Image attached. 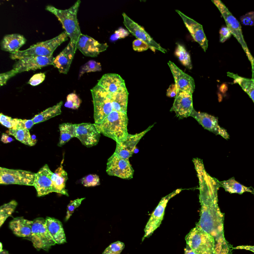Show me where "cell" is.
I'll list each match as a JSON object with an SVG mask.
<instances>
[{
    "instance_id": "obj_38",
    "label": "cell",
    "mask_w": 254,
    "mask_h": 254,
    "mask_svg": "<svg viewBox=\"0 0 254 254\" xmlns=\"http://www.w3.org/2000/svg\"><path fill=\"white\" fill-rule=\"evenodd\" d=\"M125 248L124 243L116 241L110 244L103 252L102 254H120Z\"/></svg>"
},
{
    "instance_id": "obj_43",
    "label": "cell",
    "mask_w": 254,
    "mask_h": 254,
    "mask_svg": "<svg viewBox=\"0 0 254 254\" xmlns=\"http://www.w3.org/2000/svg\"><path fill=\"white\" fill-rule=\"evenodd\" d=\"M45 73H36L31 77L28 83L32 86H36L41 83L45 80Z\"/></svg>"
},
{
    "instance_id": "obj_7",
    "label": "cell",
    "mask_w": 254,
    "mask_h": 254,
    "mask_svg": "<svg viewBox=\"0 0 254 254\" xmlns=\"http://www.w3.org/2000/svg\"><path fill=\"white\" fill-rule=\"evenodd\" d=\"M28 239L38 251L43 249L47 251L56 244L47 230L46 219L42 217L33 221L31 234Z\"/></svg>"
},
{
    "instance_id": "obj_24",
    "label": "cell",
    "mask_w": 254,
    "mask_h": 254,
    "mask_svg": "<svg viewBox=\"0 0 254 254\" xmlns=\"http://www.w3.org/2000/svg\"><path fill=\"white\" fill-rule=\"evenodd\" d=\"M32 224L33 221L17 217L10 222L9 226L15 236L28 239L31 234Z\"/></svg>"
},
{
    "instance_id": "obj_33",
    "label": "cell",
    "mask_w": 254,
    "mask_h": 254,
    "mask_svg": "<svg viewBox=\"0 0 254 254\" xmlns=\"http://www.w3.org/2000/svg\"><path fill=\"white\" fill-rule=\"evenodd\" d=\"M8 133L26 145L32 146L35 145L29 129L20 128L10 129L8 131Z\"/></svg>"
},
{
    "instance_id": "obj_37",
    "label": "cell",
    "mask_w": 254,
    "mask_h": 254,
    "mask_svg": "<svg viewBox=\"0 0 254 254\" xmlns=\"http://www.w3.org/2000/svg\"><path fill=\"white\" fill-rule=\"evenodd\" d=\"M81 101L79 97L74 93L67 95L64 106L66 108L77 109L80 105Z\"/></svg>"
},
{
    "instance_id": "obj_2",
    "label": "cell",
    "mask_w": 254,
    "mask_h": 254,
    "mask_svg": "<svg viewBox=\"0 0 254 254\" xmlns=\"http://www.w3.org/2000/svg\"><path fill=\"white\" fill-rule=\"evenodd\" d=\"M127 123V114L113 111L101 122L95 125L100 133L121 143L128 134Z\"/></svg>"
},
{
    "instance_id": "obj_1",
    "label": "cell",
    "mask_w": 254,
    "mask_h": 254,
    "mask_svg": "<svg viewBox=\"0 0 254 254\" xmlns=\"http://www.w3.org/2000/svg\"><path fill=\"white\" fill-rule=\"evenodd\" d=\"M192 162L198 180L201 206L199 220L196 225L213 237L216 254H232L233 247L224 236V214L218 205L220 181L208 174L202 159L194 158Z\"/></svg>"
},
{
    "instance_id": "obj_45",
    "label": "cell",
    "mask_w": 254,
    "mask_h": 254,
    "mask_svg": "<svg viewBox=\"0 0 254 254\" xmlns=\"http://www.w3.org/2000/svg\"><path fill=\"white\" fill-rule=\"evenodd\" d=\"M129 35L128 31L125 30L123 28H120L118 30H116L115 33L112 35L110 38L111 40L116 41L119 39L124 38Z\"/></svg>"
},
{
    "instance_id": "obj_4",
    "label": "cell",
    "mask_w": 254,
    "mask_h": 254,
    "mask_svg": "<svg viewBox=\"0 0 254 254\" xmlns=\"http://www.w3.org/2000/svg\"><path fill=\"white\" fill-rule=\"evenodd\" d=\"M68 37L64 31L51 39L33 45L25 50L18 51L14 54H10V57L12 60H19L30 56H52L57 48L66 41Z\"/></svg>"
},
{
    "instance_id": "obj_51",
    "label": "cell",
    "mask_w": 254,
    "mask_h": 254,
    "mask_svg": "<svg viewBox=\"0 0 254 254\" xmlns=\"http://www.w3.org/2000/svg\"><path fill=\"white\" fill-rule=\"evenodd\" d=\"M184 254H195L194 252L191 250L190 247L187 245L185 249Z\"/></svg>"
},
{
    "instance_id": "obj_16",
    "label": "cell",
    "mask_w": 254,
    "mask_h": 254,
    "mask_svg": "<svg viewBox=\"0 0 254 254\" xmlns=\"http://www.w3.org/2000/svg\"><path fill=\"white\" fill-rule=\"evenodd\" d=\"M190 117L193 118L205 129L225 139L230 138L227 131L219 125L217 118L206 113L197 112L194 109Z\"/></svg>"
},
{
    "instance_id": "obj_40",
    "label": "cell",
    "mask_w": 254,
    "mask_h": 254,
    "mask_svg": "<svg viewBox=\"0 0 254 254\" xmlns=\"http://www.w3.org/2000/svg\"><path fill=\"white\" fill-rule=\"evenodd\" d=\"M85 198H77L71 200L67 206L65 221H67L73 214L74 210L79 207Z\"/></svg>"
},
{
    "instance_id": "obj_32",
    "label": "cell",
    "mask_w": 254,
    "mask_h": 254,
    "mask_svg": "<svg viewBox=\"0 0 254 254\" xmlns=\"http://www.w3.org/2000/svg\"><path fill=\"white\" fill-rule=\"evenodd\" d=\"M60 132L59 146H62L70 139L75 137V126L71 123H65L59 125Z\"/></svg>"
},
{
    "instance_id": "obj_42",
    "label": "cell",
    "mask_w": 254,
    "mask_h": 254,
    "mask_svg": "<svg viewBox=\"0 0 254 254\" xmlns=\"http://www.w3.org/2000/svg\"><path fill=\"white\" fill-rule=\"evenodd\" d=\"M16 127L15 129H30L34 125L32 119H20L16 118Z\"/></svg>"
},
{
    "instance_id": "obj_20",
    "label": "cell",
    "mask_w": 254,
    "mask_h": 254,
    "mask_svg": "<svg viewBox=\"0 0 254 254\" xmlns=\"http://www.w3.org/2000/svg\"><path fill=\"white\" fill-rule=\"evenodd\" d=\"M176 11L182 18L193 40L198 43L204 51L205 52L208 47V40L203 30L202 26L193 19L186 16L180 11L176 10Z\"/></svg>"
},
{
    "instance_id": "obj_17",
    "label": "cell",
    "mask_w": 254,
    "mask_h": 254,
    "mask_svg": "<svg viewBox=\"0 0 254 254\" xmlns=\"http://www.w3.org/2000/svg\"><path fill=\"white\" fill-rule=\"evenodd\" d=\"M193 110L192 94L177 90V95L170 111L180 119L190 117Z\"/></svg>"
},
{
    "instance_id": "obj_22",
    "label": "cell",
    "mask_w": 254,
    "mask_h": 254,
    "mask_svg": "<svg viewBox=\"0 0 254 254\" xmlns=\"http://www.w3.org/2000/svg\"><path fill=\"white\" fill-rule=\"evenodd\" d=\"M76 44L70 41L65 48L56 57L53 64L60 73H67L76 50Z\"/></svg>"
},
{
    "instance_id": "obj_46",
    "label": "cell",
    "mask_w": 254,
    "mask_h": 254,
    "mask_svg": "<svg viewBox=\"0 0 254 254\" xmlns=\"http://www.w3.org/2000/svg\"><path fill=\"white\" fill-rule=\"evenodd\" d=\"M241 20L244 25H254V12H251L247 13L241 17Z\"/></svg>"
},
{
    "instance_id": "obj_19",
    "label": "cell",
    "mask_w": 254,
    "mask_h": 254,
    "mask_svg": "<svg viewBox=\"0 0 254 254\" xmlns=\"http://www.w3.org/2000/svg\"><path fill=\"white\" fill-rule=\"evenodd\" d=\"M78 49L85 56L96 57L105 51L108 46L106 43H100L93 38L81 34L76 44Z\"/></svg>"
},
{
    "instance_id": "obj_29",
    "label": "cell",
    "mask_w": 254,
    "mask_h": 254,
    "mask_svg": "<svg viewBox=\"0 0 254 254\" xmlns=\"http://www.w3.org/2000/svg\"><path fill=\"white\" fill-rule=\"evenodd\" d=\"M221 188H223L226 191L230 193L243 194L249 192L254 194V189L252 187H248L237 182L234 177L227 180L220 181Z\"/></svg>"
},
{
    "instance_id": "obj_35",
    "label": "cell",
    "mask_w": 254,
    "mask_h": 254,
    "mask_svg": "<svg viewBox=\"0 0 254 254\" xmlns=\"http://www.w3.org/2000/svg\"><path fill=\"white\" fill-rule=\"evenodd\" d=\"M17 205V202L14 200H12L0 207V227L2 226L6 219L12 215Z\"/></svg>"
},
{
    "instance_id": "obj_23",
    "label": "cell",
    "mask_w": 254,
    "mask_h": 254,
    "mask_svg": "<svg viewBox=\"0 0 254 254\" xmlns=\"http://www.w3.org/2000/svg\"><path fill=\"white\" fill-rule=\"evenodd\" d=\"M110 95H112L126 87L124 80L116 73H106L99 79L97 83Z\"/></svg>"
},
{
    "instance_id": "obj_12",
    "label": "cell",
    "mask_w": 254,
    "mask_h": 254,
    "mask_svg": "<svg viewBox=\"0 0 254 254\" xmlns=\"http://www.w3.org/2000/svg\"><path fill=\"white\" fill-rule=\"evenodd\" d=\"M54 58L50 57L30 56L18 60L10 70L13 76L23 71L36 70L53 64Z\"/></svg>"
},
{
    "instance_id": "obj_11",
    "label": "cell",
    "mask_w": 254,
    "mask_h": 254,
    "mask_svg": "<svg viewBox=\"0 0 254 254\" xmlns=\"http://www.w3.org/2000/svg\"><path fill=\"white\" fill-rule=\"evenodd\" d=\"M106 172L110 176L129 180L133 178L134 170L129 159L122 158L114 153L108 160Z\"/></svg>"
},
{
    "instance_id": "obj_5",
    "label": "cell",
    "mask_w": 254,
    "mask_h": 254,
    "mask_svg": "<svg viewBox=\"0 0 254 254\" xmlns=\"http://www.w3.org/2000/svg\"><path fill=\"white\" fill-rule=\"evenodd\" d=\"M185 240L195 254H216L213 237L196 225L186 235Z\"/></svg>"
},
{
    "instance_id": "obj_3",
    "label": "cell",
    "mask_w": 254,
    "mask_h": 254,
    "mask_svg": "<svg viewBox=\"0 0 254 254\" xmlns=\"http://www.w3.org/2000/svg\"><path fill=\"white\" fill-rule=\"evenodd\" d=\"M80 0H77L69 8L62 10L48 5L46 9L54 14L61 22L71 41L76 44L82 34L77 18Z\"/></svg>"
},
{
    "instance_id": "obj_15",
    "label": "cell",
    "mask_w": 254,
    "mask_h": 254,
    "mask_svg": "<svg viewBox=\"0 0 254 254\" xmlns=\"http://www.w3.org/2000/svg\"><path fill=\"white\" fill-rule=\"evenodd\" d=\"M75 136L87 147L97 145L99 141L100 133L95 124L81 123L74 124Z\"/></svg>"
},
{
    "instance_id": "obj_13",
    "label": "cell",
    "mask_w": 254,
    "mask_h": 254,
    "mask_svg": "<svg viewBox=\"0 0 254 254\" xmlns=\"http://www.w3.org/2000/svg\"><path fill=\"white\" fill-rule=\"evenodd\" d=\"M53 173L47 164L44 165L35 173L33 186L38 196L45 195L53 192L58 193L52 180Z\"/></svg>"
},
{
    "instance_id": "obj_34",
    "label": "cell",
    "mask_w": 254,
    "mask_h": 254,
    "mask_svg": "<svg viewBox=\"0 0 254 254\" xmlns=\"http://www.w3.org/2000/svg\"><path fill=\"white\" fill-rule=\"evenodd\" d=\"M175 54L183 65L190 69L192 68V66L190 55L184 46L177 44Z\"/></svg>"
},
{
    "instance_id": "obj_21",
    "label": "cell",
    "mask_w": 254,
    "mask_h": 254,
    "mask_svg": "<svg viewBox=\"0 0 254 254\" xmlns=\"http://www.w3.org/2000/svg\"><path fill=\"white\" fill-rule=\"evenodd\" d=\"M168 64L174 78L177 90L192 94L195 88L193 78L182 71L171 61H169Z\"/></svg>"
},
{
    "instance_id": "obj_48",
    "label": "cell",
    "mask_w": 254,
    "mask_h": 254,
    "mask_svg": "<svg viewBox=\"0 0 254 254\" xmlns=\"http://www.w3.org/2000/svg\"><path fill=\"white\" fill-rule=\"evenodd\" d=\"M177 93V89L175 83L171 84L168 87L166 95L169 97H175Z\"/></svg>"
},
{
    "instance_id": "obj_18",
    "label": "cell",
    "mask_w": 254,
    "mask_h": 254,
    "mask_svg": "<svg viewBox=\"0 0 254 254\" xmlns=\"http://www.w3.org/2000/svg\"><path fill=\"white\" fill-rule=\"evenodd\" d=\"M150 126L144 130L134 134H128L126 139L121 143H116L115 153L119 156L129 159L132 155L136 145L142 137L154 126Z\"/></svg>"
},
{
    "instance_id": "obj_10",
    "label": "cell",
    "mask_w": 254,
    "mask_h": 254,
    "mask_svg": "<svg viewBox=\"0 0 254 254\" xmlns=\"http://www.w3.org/2000/svg\"><path fill=\"white\" fill-rule=\"evenodd\" d=\"M35 173L30 171L0 168L1 185L33 186Z\"/></svg>"
},
{
    "instance_id": "obj_39",
    "label": "cell",
    "mask_w": 254,
    "mask_h": 254,
    "mask_svg": "<svg viewBox=\"0 0 254 254\" xmlns=\"http://www.w3.org/2000/svg\"><path fill=\"white\" fill-rule=\"evenodd\" d=\"M81 183L86 187H95L100 185V178L96 174H89L81 179Z\"/></svg>"
},
{
    "instance_id": "obj_47",
    "label": "cell",
    "mask_w": 254,
    "mask_h": 254,
    "mask_svg": "<svg viewBox=\"0 0 254 254\" xmlns=\"http://www.w3.org/2000/svg\"><path fill=\"white\" fill-rule=\"evenodd\" d=\"M220 34V41L221 43H223L226 41L228 38H229L232 34L229 29L225 26L221 27L219 31Z\"/></svg>"
},
{
    "instance_id": "obj_44",
    "label": "cell",
    "mask_w": 254,
    "mask_h": 254,
    "mask_svg": "<svg viewBox=\"0 0 254 254\" xmlns=\"http://www.w3.org/2000/svg\"><path fill=\"white\" fill-rule=\"evenodd\" d=\"M132 47L134 51L137 52L144 51L150 48L146 43L138 39H136L133 41Z\"/></svg>"
},
{
    "instance_id": "obj_53",
    "label": "cell",
    "mask_w": 254,
    "mask_h": 254,
    "mask_svg": "<svg viewBox=\"0 0 254 254\" xmlns=\"http://www.w3.org/2000/svg\"><path fill=\"white\" fill-rule=\"evenodd\" d=\"M0 254H9L7 251L3 250L2 251L0 252Z\"/></svg>"
},
{
    "instance_id": "obj_50",
    "label": "cell",
    "mask_w": 254,
    "mask_h": 254,
    "mask_svg": "<svg viewBox=\"0 0 254 254\" xmlns=\"http://www.w3.org/2000/svg\"><path fill=\"white\" fill-rule=\"evenodd\" d=\"M13 139L8 134L2 133L1 134V141L4 143H8L12 141Z\"/></svg>"
},
{
    "instance_id": "obj_9",
    "label": "cell",
    "mask_w": 254,
    "mask_h": 254,
    "mask_svg": "<svg viewBox=\"0 0 254 254\" xmlns=\"http://www.w3.org/2000/svg\"><path fill=\"white\" fill-rule=\"evenodd\" d=\"M183 190L182 189H178L161 198L158 205L150 215L145 227L144 229V233L142 239V242L145 238L150 237L160 225L169 200L179 194Z\"/></svg>"
},
{
    "instance_id": "obj_28",
    "label": "cell",
    "mask_w": 254,
    "mask_h": 254,
    "mask_svg": "<svg viewBox=\"0 0 254 254\" xmlns=\"http://www.w3.org/2000/svg\"><path fill=\"white\" fill-rule=\"evenodd\" d=\"M128 96L126 86L111 95L113 110L127 114Z\"/></svg>"
},
{
    "instance_id": "obj_6",
    "label": "cell",
    "mask_w": 254,
    "mask_h": 254,
    "mask_svg": "<svg viewBox=\"0 0 254 254\" xmlns=\"http://www.w3.org/2000/svg\"><path fill=\"white\" fill-rule=\"evenodd\" d=\"M94 106V124L101 122L113 110L111 95L97 84L91 89Z\"/></svg>"
},
{
    "instance_id": "obj_52",
    "label": "cell",
    "mask_w": 254,
    "mask_h": 254,
    "mask_svg": "<svg viewBox=\"0 0 254 254\" xmlns=\"http://www.w3.org/2000/svg\"><path fill=\"white\" fill-rule=\"evenodd\" d=\"M251 63V65H252V79L254 81V59L253 60L252 62Z\"/></svg>"
},
{
    "instance_id": "obj_14",
    "label": "cell",
    "mask_w": 254,
    "mask_h": 254,
    "mask_svg": "<svg viewBox=\"0 0 254 254\" xmlns=\"http://www.w3.org/2000/svg\"><path fill=\"white\" fill-rule=\"evenodd\" d=\"M123 16L125 26L129 32L134 36L137 39L146 43L154 52L155 50H158L163 53H166L167 51L155 42L141 26L133 21L125 13H123Z\"/></svg>"
},
{
    "instance_id": "obj_41",
    "label": "cell",
    "mask_w": 254,
    "mask_h": 254,
    "mask_svg": "<svg viewBox=\"0 0 254 254\" xmlns=\"http://www.w3.org/2000/svg\"><path fill=\"white\" fill-rule=\"evenodd\" d=\"M0 124L10 129H15L16 127V118H12L10 117L4 115L2 113L0 114Z\"/></svg>"
},
{
    "instance_id": "obj_49",
    "label": "cell",
    "mask_w": 254,
    "mask_h": 254,
    "mask_svg": "<svg viewBox=\"0 0 254 254\" xmlns=\"http://www.w3.org/2000/svg\"><path fill=\"white\" fill-rule=\"evenodd\" d=\"M233 250H244L247 251H250L253 253H254V246H250V245H242L237 246L236 247L232 248Z\"/></svg>"
},
{
    "instance_id": "obj_26",
    "label": "cell",
    "mask_w": 254,
    "mask_h": 254,
    "mask_svg": "<svg viewBox=\"0 0 254 254\" xmlns=\"http://www.w3.org/2000/svg\"><path fill=\"white\" fill-rule=\"evenodd\" d=\"M46 221L47 230L56 244L66 243V237L61 222L50 217H47Z\"/></svg>"
},
{
    "instance_id": "obj_36",
    "label": "cell",
    "mask_w": 254,
    "mask_h": 254,
    "mask_svg": "<svg viewBox=\"0 0 254 254\" xmlns=\"http://www.w3.org/2000/svg\"><path fill=\"white\" fill-rule=\"evenodd\" d=\"M101 70L102 67L100 63L93 60L89 61L80 67L78 78H79L85 73L100 71Z\"/></svg>"
},
{
    "instance_id": "obj_54",
    "label": "cell",
    "mask_w": 254,
    "mask_h": 254,
    "mask_svg": "<svg viewBox=\"0 0 254 254\" xmlns=\"http://www.w3.org/2000/svg\"><path fill=\"white\" fill-rule=\"evenodd\" d=\"M2 244H1V243H0V252L3 251V250L2 249Z\"/></svg>"
},
{
    "instance_id": "obj_27",
    "label": "cell",
    "mask_w": 254,
    "mask_h": 254,
    "mask_svg": "<svg viewBox=\"0 0 254 254\" xmlns=\"http://www.w3.org/2000/svg\"><path fill=\"white\" fill-rule=\"evenodd\" d=\"M64 158L61 164L53 173L52 180L58 193L68 196L67 190H65V183L68 179L67 174L63 167Z\"/></svg>"
},
{
    "instance_id": "obj_30",
    "label": "cell",
    "mask_w": 254,
    "mask_h": 254,
    "mask_svg": "<svg viewBox=\"0 0 254 254\" xmlns=\"http://www.w3.org/2000/svg\"><path fill=\"white\" fill-rule=\"evenodd\" d=\"M63 101H61L56 105L49 107L35 115L32 119L35 124L45 122L52 118L59 115L61 114V107L63 105Z\"/></svg>"
},
{
    "instance_id": "obj_25",
    "label": "cell",
    "mask_w": 254,
    "mask_h": 254,
    "mask_svg": "<svg viewBox=\"0 0 254 254\" xmlns=\"http://www.w3.org/2000/svg\"><path fill=\"white\" fill-rule=\"evenodd\" d=\"M26 41L25 38L19 34L6 35L0 42V48L3 51L14 54L19 51Z\"/></svg>"
},
{
    "instance_id": "obj_31",
    "label": "cell",
    "mask_w": 254,
    "mask_h": 254,
    "mask_svg": "<svg viewBox=\"0 0 254 254\" xmlns=\"http://www.w3.org/2000/svg\"><path fill=\"white\" fill-rule=\"evenodd\" d=\"M227 75L233 79L234 83L238 84L241 87L254 103V81L230 72H227Z\"/></svg>"
},
{
    "instance_id": "obj_8",
    "label": "cell",
    "mask_w": 254,
    "mask_h": 254,
    "mask_svg": "<svg viewBox=\"0 0 254 254\" xmlns=\"http://www.w3.org/2000/svg\"><path fill=\"white\" fill-rule=\"evenodd\" d=\"M212 1L219 10L226 23L227 27L229 29L232 35L236 38L241 44L249 60L251 63L254 58L251 55L247 44L244 40L241 30V26L239 22L221 0H212Z\"/></svg>"
}]
</instances>
